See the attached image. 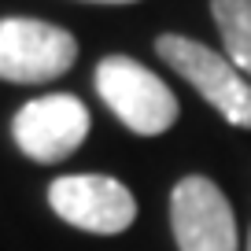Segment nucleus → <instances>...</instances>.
<instances>
[{"mask_svg": "<svg viewBox=\"0 0 251 251\" xmlns=\"http://www.w3.org/2000/svg\"><path fill=\"white\" fill-rule=\"evenodd\" d=\"M96 93L118 115L126 129L141 137H159L177 122V96L159 74L129 55H107L96 67Z\"/></svg>", "mask_w": 251, "mask_h": 251, "instance_id": "1", "label": "nucleus"}, {"mask_svg": "<svg viewBox=\"0 0 251 251\" xmlns=\"http://www.w3.org/2000/svg\"><path fill=\"white\" fill-rule=\"evenodd\" d=\"M155 52L226 122H233L236 129H251V81L236 71L226 55H218L214 48L200 45L192 37H181V33H163L155 41Z\"/></svg>", "mask_w": 251, "mask_h": 251, "instance_id": "2", "label": "nucleus"}, {"mask_svg": "<svg viewBox=\"0 0 251 251\" xmlns=\"http://www.w3.org/2000/svg\"><path fill=\"white\" fill-rule=\"evenodd\" d=\"M78 59V41L63 26L41 19H0V78L37 85L67 74Z\"/></svg>", "mask_w": 251, "mask_h": 251, "instance_id": "3", "label": "nucleus"}, {"mask_svg": "<svg viewBox=\"0 0 251 251\" xmlns=\"http://www.w3.org/2000/svg\"><path fill=\"white\" fill-rule=\"evenodd\" d=\"M48 203L63 222L85 233H122L137 218V200L133 192L115 177L103 174H67L48 185Z\"/></svg>", "mask_w": 251, "mask_h": 251, "instance_id": "4", "label": "nucleus"}, {"mask_svg": "<svg viewBox=\"0 0 251 251\" xmlns=\"http://www.w3.org/2000/svg\"><path fill=\"white\" fill-rule=\"evenodd\" d=\"M89 107L71 93H52L37 96V100L23 103L11 122L15 144L26 151L33 163H59V159L74 155L89 137Z\"/></svg>", "mask_w": 251, "mask_h": 251, "instance_id": "5", "label": "nucleus"}, {"mask_svg": "<svg viewBox=\"0 0 251 251\" xmlns=\"http://www.w3.org/2000/svg\"><path fill=\"white\" fill-rule=\"evenodd\" d=\"M170 222L181 251H236V218L211 177H185L170 192Z\"/></svg>", "mask_w": 251, "mask_h": 251, "instance_id": "6", "label": "nucleus"}, {"mask_svg": "<svg viewBox=\"0 0 251 251\" xmlns=\"http://www.w3.org/2000/svg\"><path fill=\"white\" fill-rule=\"evenodd\" d=\"M211 11L226 41V59L251 81V0H211Z\"/></svg>", "mask_w": 251, "mask_h": 251, "instance_id": "7", "label": "nucleus"}, {"mask_svg": "<svg viewBox=\"0 0 251 251\" xmlns=\"http://www.w3.org/2000/svg\"><path fill=\"white\" fill-rule=\"evenodd\" d=\"M89 4H133V0H89Z\"/></svg>", "mask_w": 251, "mask_h": 251, "instance_id": "8", "label": "nucleus"}, {"mask_svg": "<svg viewBox=\"0 0 251 251\" xmlns=\"http://www.w3.org/2000/svg\"><path fill=\"white\" fill-rule=\"evenodd\" d=\"M248 251H251V236H248Z\"/></svg>", "mask_w": 251, "mask_h": 251, "instance_id": "9", "label": "nucleus"}]
</instances>
